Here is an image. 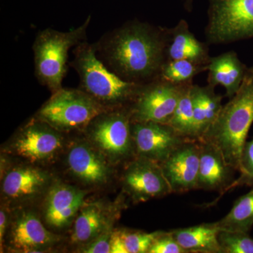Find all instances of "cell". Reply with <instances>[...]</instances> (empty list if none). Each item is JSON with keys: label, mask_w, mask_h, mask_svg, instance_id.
I'll return each mask as SVG.
<instances>
[{"label": "cell", "mask_w": 253, "mask_h": 253, "mask_svg": "<svg viewBox=\"0 0 253 253\" xmlns=\"http://www.w3.org/2000/svg\"><path fill=\"white\" fill-rule=\"evenodd\" d=\"M90 21L89 16L81 26L72 31L60 32L47 28L37 35L33 45L36 78L52 94L62 88L67 71L68 51L86 41Z\"/></svg>", "instance_id": "obj_4"}, {"label": "cell", "mask_w": 253, "mask_h": 253, "mask_svg": "<svg viewBox=\"0 0 253 253\" xmlns=\"http://www.w3.org/2000/svg\"><path fill=\"white\" fill-rule=\"evenodd\" d=\"M63 133L33 117L15 134L8 151L33 165L52 161L63 149Z\"/></svg>", "instance_id": "obj_8"}, {"label": "cell", "mask_w": 253, "mask_h": 253, "mask_svg": "<svg viewBox=\"0 0 253 253\" xmlns=\"http://www.w3.org/2000/svg\"><path fill=\"white\" fill-rule=\"evenodd\" d=\"M199 145L197 189L218 191L222 196L230 189L238 171L226 162L214 145L201 140H199Z\"/></svg>", "instance_id": "obj_17"}, {"label": "cell", "mask_w": 253, "mask_h": 253, "mask_svg": "<svg viewBox=\"0 0 253 253\" xmlns=\"http://www.w3.org/2000/svg\"><path fill=\"white\" fill-rule=\"evenodd\" d=\"M195 122V135L200 140L206 131L217 119L223 105L222 96L216 94L214 87L199 86L193 84L191 86Z\"/></svg>", "instance_id": "obj_21"}, {"label": "cell", "mask_w": 253, "mask_h": 253, "mask_svg": "<svg viewBox=\"0 0 253 253\" xmlns=\"http://www.w3.org/2000/svg\"><path fill=\"white\" fill-rule=\"evenodd\" d=\"M253 123V67L249 68L239 91L223 106L200 140L214 145L226 162L239 172L241 153Z\"/></svg>", "instance_id": "obj_2"}, {"label": "cell", "mask_w": 253, "mask_h": 253, "mask_svg": "<svg viewBox=\"0 0 253 253\" xmlns=\"http://www.w3.org/2000/svg\"><path fill=\"white\" fill-rule=\"evenodd\" d=\"M206 71H208V66L189 60H167L161 68L159 78L173 84H189L193 83L196 76Z\"/></svg>", "instance_id": "obj_26"}, {"label": "cell", "mask_w": 253, "mask_h": 253, "mask_svg": "<svg viewBox=\"0 0 253 253\" xmlns=\"http://www.w3.org/2000/svg\"><path fill=\"white\" fill-rule=\"evenodd\" d=\"M199 141L188 140L160 164L172 194L197 189Z\"/></svg>", "instance_id": "obj_14"}, {"label": "cell", "mask_w": 253, "mask_h": 253, "mask_svg": "<svg viewBox=\"0 0 253 253\" xmlns=\"http://www.w3.org/2000/svg\"><path fill=\"white\" fill-rule=\"evenodd\" d=\"M87 192L64 183L54 182L46 194L44 219L51 229L61 230L70 225L83 205Z\"/></svg>", "instance_id": "obj_16"}, {"label": "cell", "mask_w": 253, "mask_h": 253, "mask_svg": "<svg viewBox=\"0 0 253 253\" xmlns=\"http://www.w3.org/2000/svg\"><path fill=\"white\" fill-rule=\"evenodd\" d=\"M218 241L220 253H253V239L250 234L220 230Z\"/></svg>", "instance_id": "obj_27"}, {"label": "cell", "mask_w": 253, "mask_h": 253, "mask_svg": "<svg viewBox=\"0 0 253 253\" xmlns=\"http://www.w3.org/2000/svg\"><path fill=\"white\" fill-rule=\"evenodd\" d=\"M4 206H1V211H0V244L1 248L4 244L5 237H6V232L9 229L10 220L9 213L7 212Z\"/></svg>", "instance_id": "obj_31"}, {"label": "cell", "mask_w": 253, "mask_h": 253, "mask_svg": "<svg viewBox=\"0 0 253 253\" xmlns=\"http://www.w3.org/2000/svg\"><path fill=\"white\" fill-rule=\"evenodd\" d=\"M148 253H188L174 239L170 231H161Z\"/></svg>", "instance_id": "obj_29"}, {"label": "cell", "mask_w": 253, "mask_h": 253, "mask_svg": "<svg viewBox=\"0 0 253 253\" xmlns=\"http://www.w3.org/2000/svg\"><path fill=\"white\" fill-rule=\"evenodd\" d=\"M193 84L190 83L184 87L169 125L188 140L197 141L195 135L194 106L191 96Z\"/></svg>", "instance_id": "obj_25"}, {"label": "cell", "mask_w": 253, "mask_h": 253, "mask_svg": "<svg viewBox=\"0 0 253 253\" xmlns=\"http://www.w3.org/2000/svg\"><path fill=\"white\" fill-rule=\"evenodd\" d=\"M161 231L146 233L126 229L113 230L111 253H148Z\"/></svg>", "instance_id": "obj_24"}, {"label": "cell", "mask_w": 253, "mask_h": 253, "mask_svg": "<svg viewBox=\"0 0 253 253\" xmlns=\"http://www.w3.org/2000/svg\"><path fill=\"white\" fill-rule=\"evenodd\" d=\"M113 230L107 231L102 235L84 245L81 250L84 253H111V236Z\"/></svg>", "instance_id": "obj_30"}, {"label": "cell", "mask_w": 253, "mask_h": 253, "mask_svg": "<svg viewBox=\"0 0 253 253\" xmlns=\"http://www.w3.org/2000/svg\"><path fill=\"white\" fill-rule=\"evenodd\" d=\"M167 60L185 59L208 66L211 56L208 43L199 41L189 29L185 20L181 19L174 27L167 28Z\"/></svg>", "instance_id": "obj_19"}, {"label": "cell", "mask_w": 253, "mask_h": 253, "mask_svg": "<svg viewBox=\"0 0 253 253\" xmlns=\"http://www.w3.org/2000/svg\"><path fill=\"white\" fill-rule=\"evenodd\" d=\"M167 28L138 20L106 33L94 43L98 58L125 81L144 84L159 78L167 61Z\"/></svg>", "instance_id": "obj_1"}, {"label": "cell", "mask_w": 253, "mask_h": 253, "mask_svg": "<svg viewBox=\"0 0 253 253\" xmlns=\"http://www.w3.org/2000/svg\"><path fill=\"white\" fill-rule=\"evenodd\" d=\"M6 237L9 249L21 253L44 252L60 240L46 229L36 213L27 210H21L13 216Z\"/></svg>", "instance_id": "obj_12"}, {"label": "cell", "mask_w": 253, "mask_h": 253, "mask_svg": "<svg viewBox=\"0 0 253 253\" xmlns=\"http://www.w3.org/2000/svg\"><path fill=\"white\" fill-rule=\"evenodd\" d=\"M193 0H186L185 1V8L188 11H190L192 8Z\"/></svg>", "instance_id": "obj_32"}, {"label": "cell", "mask_w": 253, "mask_h": 253, "mask_svg": "<svg viewBox=\"0 0 253 253\" xmlns=\"http://www.w3.org/2000/svg\"><path fill=\"white\" fill-rule=\"evenodd\" d=\"M108 109L81 89L61 88L34 117L63 133L84 131L94 118Z\"/></svg>", "instance_id": "obj_6"}, {"label": "cell", "mask_w": 253, "mask_h": 253, "mask_svg": "<svg viewBox=\"0 0 253 253\" xmlns=\"http://www.w3.org/2000/svg\"><path fill=\"white\" fill-rule=\"evenodd\" d=\"M216 222L204 223L171 231L174 239L188 253H220Z\"/></svg>", "instance_id": "obj_22"}, {"label": "cell", "mask_w": 253, "mask_h": 253, "mask_svg": "<svg viewBox=\"0 0 253 253\" xmlns=\"http://www.w3.org/2000/svg\"><path fill=\"white\" fill-rule=\"evenodd\" d=\"M129 106L108 109L94 118L83 132L112 166L135 157Z\"/></svg>", "instance_id": "obj_5"}, {"label": "cell", "mask_w": 253, "mask_h": 253, "mask_svg": "<svg viewBox=\"0 0 253 253\" xmlns=\"http://www.w3.org/2000/svg\"><path fill=\"white\" fill-rule=\"evenodd\" d=\"M122 184L125 193L136 204L172 194L160 164L139 156L126 164Z\"/></svg>", "instance_id": "obj_10"}, {"label": "cell", "mask_w": 253, "mask_h": 253, "mask_svg": "<svg viewBox=\"0 0 253 253\" xmlns=\"http://www.w3.org/2000/svg\"><path fill=\"white\" fill-rule=\"evenodd\" d=\"M249 68L234 51L211 57L208 65V84L213 87L222 86L226 96L231 99L239 91Z\"/></svg>", "instance_id": "obj_20"}, {"label": "cell", "mask_w": 253, "mask_h": 253, "mask_svg": "<svg viewBox=\"0 0 253 253\" xmlns=\"http://www.w3.org/2000/svg\"><path fill=\"white\" fill-rule=\"evenodd\" d=\"M131 135L136 156L161 164L188 139L169 124L131 122Z\"/></svg>", "instance_id": "obj_11"}, {"label": "cell", "mask_w": 253, "mask_h": 253, "mask_svg": "<svg viewBox=\"0 0 253 253\" xmlns=\"http://www.w3.org/2000/svg\"><path fill=\"white\" fill-rule=\"evenodd\" d=\"M186 84H173L161 78L142 84L129 106L131 122L169 124Z\"/></svg>", "instance_id": "obj_9"}, {"label": "cell", "mask_w": 253, "mask_h": 253, "mask_svg": "<svg viewBox=\"0 0 253 253\" xmlns=\"http://www.w3.org/2000/svg\"><path fill=\"white\" fill-rule=\"evenodd\" d=\"M216 224L220 230L250 234L253 226V189L236 200L229 212Z\"/></svg>", "instance_id": "obj_23"}, {"label": "cell", "mask_w": 253, "mask_h": 253, "mask_svg": "<svg viewBox=\"0 0 253 253\" xmlns=\"http://www.w3.org/2000/svg\"><path fill=\"white\" fill-rule=\"evenodd\" d=\"M53 183L47 171L30 163L21 165L1 177V194L10 204H26L46 194Z\"/></svg>", "instance_id": "obj_13"}, {"label": "cell", "mask_w": 253, "mask_h": 253, "mask_svg": "<svg viewBox=\"0 0 253 253\" xmlns=\"http://www.w3.org/2000/svg\"><path fill=\"white\" fill-rule=\"evenodd\" d=\"M119 211L117 210L110 214L109 208L102 204L85 203L73 221L71 241L84 246L104 233L113 230V224Z\"/></svg>", "instance_id": "obj_18"}, {"label": "cell", "mask_w": 253, "mask_h": 253, "mask_svg": "<svg viewBox=\"0 0 253 253\" xmlns=\"http://www.w3.org/2000/svg\"><path fill=\"white\" fill-rule=\"evenodd\" d=\"M239 172L240 175L231 184L230 189L239 186H253V138L251 141H246L241 159H240Z\"/></svg>", "instance_id": "obj_28"}, {"label": "cell", "mask_w": 253, "mask_h": 253, "mask_svg": "<svg viewBox=\"0 0 253 253\" xmlns=\"http://www.w3.org/2000/svg\"><path fill=\"white\" fill-rule=\"evenodd\" d=\"M66 161L70 173L84 185H104L112 176V165L88 140L73 144Z\"/></svg>", "instance_id": "obj_15"}, {"label": "cell", "mask_w": 253, "mask_h": 253, "mask_svg": "<svg viewBox=\"0 0 253 253\" xmlns=\"http://www.w3.org/2000/svg\"><path fill=\"white\" fill-rule=\"evenodd\" d=\"M253 38V0H209L208 44H228Z\"/></svg>", "instance_id": "obj_7"}, {"label": "cell", "mask_w": 253, "mask_h": 253, "mask_svg": "<svg viewBox=\"0 0 253 253\" xmlns=\"http://www.w3.org/2000/svg\"><path fill=\"white\" fill-rule=\"evenodd\" d=\"M70 66L80 77L79 89L108 109L130 106L142 84L125 81L98 58L94 44L82 42L73 50Z\"/></svg>", "instance_id": "obj_3"}]
</instances>
